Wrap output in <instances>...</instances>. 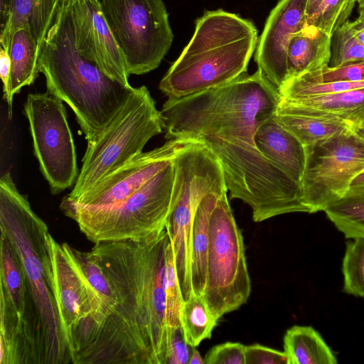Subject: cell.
I'll return each mask as SVG.
<instances>
[{"mask_svg":"<svg viewBox=\"0 0 364 364\" xmlns=\"http://www.w3.org/2000/svg\"><path fill=\"white\" fill-rule=\"evenodd\" d=\"M227 193L218 196L209 219L206 283L203 295L217 321L245 304L251 292L243 237Z\"/></svg>","mask_w":364,"mask_h":364,"instance_id":"obj_9","label":"cell"},{"mask_svg":"<svg viewBox=\"0 0 364 364\" xmlns=\"http://www.w3.org/2000/svg\"><path fill=\"white\" fill-rule=\"evenodd\" d=\"M364 60V44L350 31L346 23L331 36L329 67L336 68Z\"/></svg>","mask_w":364,"mask_h":364,"instance_id":"obj_32","label":"cell"},{"mask_svg":"<svg viewBox=\"0 0 364 364\" xmlns=\"http://www.w3.org/2000/svg\"><path fill=\"white\" fill-rule=\"evenodd\" d=\"M48 246L60 327L72 363L75 364L105 321L103 307L68 244L58 243L49 233Z\"/></svg>","mask_w":364,"mask_h":364,"instance_id":"obj_11","label":"cell"},{"mask_svg":"<svg viewBox=\"0 0 364 364\" xmlns=\"http://www.w3.org/2000/svg\"><path fill=\"white\" fill-rule=\"evenodd\" d=\"M161 111L148 88L134 87L103 132L90 144L71 192L74 201L100 181L142 152L146 144L163 130Z\"/></svg>","mask_w":364,"mask_h":364,"instance_id":"obj_8","label":"cell"},{"mask_svg":"<svg viewBox=\"0 0 364 364\" xmlns=\"http://www.w3.org/2000/svg\"><path fill=\"white\" fill-rule=\"evenodd\" d=\"M173 162V207L166 230L173 250L181 294L186 301L193 293L191 250L197 208L207 195L223 193L228 192V188L221 164L201 143L188 141L177 151Z\"/></svg>","mask_w":364,"mask_h":364,"instance_id":"obj_6","label":"cell"},{"mask_svg":"<svg viewBox=\"0 0 364 364\" xmlns=\"http://www.w3.org/2000/svg\"><path fill=\"white\" fill-rule=\"evenodd\" d=\"M39 45L33 33L26 28L16 30L11 40L9 92L11 99L21 88L33 84L38 76Z\"/></svg>","mask_w":364,"mask_h":364,"instance_id":"obj_22","label":"cell"},{"mask_svg":"<svg viewBox=\"0 0 364 364\" xmlns=\"http://www.w3.org/2000/svg\"><path fill=\"white\" fill-rule=\"evenodd\" d=\"M258 42L253 23L223 9L196 20L193 36L159 83L178 99L225 85L247 73Z\"/></svg>","mask_w":364,"mask_h":364,"instance_id":"obj_5","label":"cell"},{"mask_svg":"<svg viewBox=\"0 0 364 364\" xmlns=\"http://www.w3.org/2000/svg\"><path fill=\"white\" fill-rule=\"evenodd\" d=\"M274 117L299 140L308 152L329 139L351 129L338 122L321 120L294 112L279 102Z\"/></svg>","mask_w":364,"mask_h":364,"instance_id":"obj_25","label":"cell"},{"mask_svg":"<svg viewBox=\"0 0 364 364\" xmlns=\"http://www.w3.org/2000/svg\"><path fill=\"white\" fill-rule=\"evenodd\" d=\"M0 23L1 30L7 25L10 15V0H0Z\"/></svg>","mask_w":364,"mask_h":364,"instance_id":"obj_39","label":"cell"},{"mask_svg":"<svg viewBox=\"0 0 364 364\" xmlns=\"http://www.w3.org/2000/svg\"><path fill=\"white\" fill-rule=\"evenodd\" d=\"M245 346L226 342L213 346L204 358L205 364H245Z\"/></svg>","mask_w":364,"mask_h":364,"instance_id":"obj_34","label":"cell"},{"mask_svg":"<svg viewBox=\"0 0 364 364\" xmlns=\"http://www.w3.org/2000/svg\"><path fill=\"white\" fill-rule=\"evenodd\" d=\"M188 141L171 139L159 147L141 152L75 200L63 198L61 203L86 208H105L119 204L171 164L177 151Z\"/></svg>","mask_w":364,"mask_h":364,"instance_id":"obj_16","label":"cell"},{"mask_svg":"<svg viewBox=\"0 0 364 364\" xmlns=\"http://www.w3.org/2000/svg\"><path fill=\"white\" fill-rule=\"evenodd\" d=\"M169 242L165 228L141 240L95 243L90 252L118 304L77 364H167L164 272Z\"/></svg>","mask_w":364,"mask_h":364,"instance_id":"obj_2","label":"cell"},{"mask_svg":"<svg viewBox=\"0 0 364 364\" xmlns=\"http://www.w3.org/2000/svg\"><path fill=\"white\" fill-rule=\"evenodd\" d=\"M0 229L14 243L24 269L35 311L38 364L72 363L54 294L48 228L9 173L0 178Z\"/></svg>","mask_w":364,"mask_h":364,"instance_id":"obj_4","label":"cell"},{"mask_svg":"<svg viewBox=\"0 0 364 364\" xmlns=\"http://www.w3.org/2000/svg\"><path fill=\"white\" fill-rule=\"evenodd\" d=\"M308 0H280L259 37L255 59L258 69L279 91L287 78L289 43L306 23Z\"/></svg>","mask_w":364,"mask_h":364,"instance_id":"obj_17","label":"cell"},{"mask_svg":"<svg viewBox=\"0 0 364 364\" xmlns=\"http://www.w3.org/2000/svg\"><path fill=\"white\" fill-rule=\"evenodd\" d=\"M323 211L346 238H364V186L349 188Z\"/></svg>","mask_w":364,"mask_h":364,"instance_id":"obj_26","label":"cell"},{"mask_svg":"<svg viewBox=\"0 0 364 364\" xmlns=\"http://www.w3.org/2000/svg\"><path fill=\"white\" fill-rule=\"evenodd\" d=\"M38 70L46 78L47 91L74 112L87 144L103 132L134 88L112 79L80 54L63 1L39 46Z\"/></svg>","mask_w":364,"mask_h":364,"instance_id":"obj_3","label":"cell"},{"mask_svg":"<svg viewBox=\"0 0 364 364\" xmlns=\"http://www.w3.org/2000/svg\"><path fill=\"white\" fill-rule=\"evenodd\" d=\"M63 1L77 50L107 76L124 86L129 82L124 55L103 15L99 0Z\"/></svg>","mask_w":364,"mask_h":364,"instance_id":"obj_15","label":"cell"},{"mask_svg":"<svg viewBox=\"0 0 364 364\" xmlns=\"http://www.w3.org/2000/svg\"><path fill=\"white\" fill-rule=\"evenodd\" d=\"M61 0H59V2ZM100 1V0H99Z\"/></svg>","mask_w":364,"mask_h":364,"instance_id":"obj_44","label":"cell"},{"mask_svg":"<svg viewBox=\"0 0 364 364\" xmlns=\"http://www.w3.org/2000/svg\"><path fill=\"white\" fill-rule=\"evenodd\" d=\"M279 104L294 112L338 122L353 130L364 129V87L328 95L281 98Z\"/></svg>","mask_w":364,"mask_h":364,"instance_id":"obj_18","label":"cell"},{"mask_svg":"<svg viewBox=\"0 0 364 364\" xmlns=\"http://www.w3.org/2000/svg\"><path fill=\"white\" fill-rule=\"evenodd\" d=\"M331 36L305 23L292 37L288 47L287 80L328 67L331 59Z\"/></svg>","mask_w":364,"mask_h":364,"instance_id":"obj_20","label":"cell"},{"mask_svg":"<svg viewBox=\"0 0 364 364\" xmlns=\"http://www.w3.org/2000/svg\"><path fill=\"white\" fill-rule=\"evenodd\" d=\"M59 0H10L9 20L0 32V45L9 52L11 38L19 28L28 29L41 43L51 26Z\"/></svg>","mask_w":364,"mask_h":364,"instance_id":"obj_21","label":"cell"},{"mask_svg":"<svg viewBox=\"0 0 364 364\" xmlns=\"http://www.w3.org/2000/svg\"><path fill=\"white\" fill-rule=\"evenodd\" d=\"M296 77L311 82L364 81V60L336 68L328 66L320 70L301 74Z\"/></svg>","mask_w":364,"mask_h":364,"instance_id":"obj_33","label":"cell"},{"mask_svg":"<svg viewBox=\"0 0 364 364\" xmlns=\"http://www.w3.org/2000/svg\"><path fill=\"white\" fill-rule=\"evenodd\" d=\"M68 247L87 280L99 296L105 321L114 312L118 304L117 296L112 283L90 251L82 252L68 244Z\"/></svg>","mask_w":364,"mask_h":364,"instance_id":"obj_28","label":"cell"},{"mask_svg":"<svg viewBox=\"0 0 364 364\" xmlns=\"http://www.w3.org/2000/svg\"><path fill=\"white\" fill-rule=\"evenodd\" d=\"M174 179L172 162L119 204L86 208L60 203V208L95 244L141 240L166 228L173 207Z\"/></svg>","mask_w":364,"mask_h":364,"instance_id":"obj_7","label":"cell"},{"mask_svg":"<svg viewBox=\"0 0 364 364\" xmlns=\"http://www.w3.org/2000/svg\"><path fill=\"white\" fill-rule=\"evenodd\" d=\"M221 194L213 193L207 195L199 204L193 220L191 277L193 293L198 296L203 295L206 283L209 219L216 199Z\"/></svg>","mask_w":364,"mask_h":364,"instance_id":"obj_24","label":"cell"},{"mask_svg":"<svg viewBox=\"0 0 364 364\" xmlns=\"http://www.w3.org/2000/svg\"><path fill=\"white\" fill-rule=\"evenodd\" d=\"M192 347L186 342L181 326L170 336V349L167 364H188Z\"/></svg>","mask_w":364,"mask_h":364,"instance_id":"obj_36","label":"cell"},{"mask_svg":"<svg viewBox=\"0 0 364 364\" xmlns=\"http://www.w3.org/2000/svg\"><path fill=\"white\" fill-rule=\"evenodd\" d=\"M323 0H308L306 21L309 19L316 11Z\"/></svg>","mask_w":364,"mask_h":364,"instance_id":"obj_40","label":"cell"},{"mask_svg":"<svg viewBox=\"0 0 364 364\" xmlns=\"http://www.w3.org/2000/svg\"><path fill=\"white\" fill-rule=\"evenodd\" d=\"M364 130V129H363Z\"/></svg>","mask_w":364,"mask_h":364,"instance_id":"obj_45","label":"cell"},{"mask_svg":"<svg viewBox=\"0 0 364 364\" xmlns=\"http://www.w3.org/2000/svg\"><path fill=\"white\" fill-rule=\"evenodd\" d=\"M363 171V129L348 130L309 151L300 186L310 213L324 210L343 196Z\"/></svg>","mask_w":364,"mask_h":364,"instance_id":"obj_14","label":"cell"},{"mask_svg":"<svg viewBox=\"0 0 364 364\" xmlns=\"http://www.w3.org/2000/svg\"><path fill=\"white\" fill-rule=\"evenodd\" d=\"M245 364H289L284 351H280L261 344L245 346Z\"/></svg>","mask_w":364,"mask_h":364,"instance_id":"obj_35","label":"cell"},{"mask_svg":"<svg viewBox=\"0 0 364 364\" xmlns=\"http://www.w3.org/2000/svg\"><path fill=\"white\" fill-rule=\"evenodd\" d=\"M289 364H336L337 358L320 333L309 326L295 325L284 336Z\"/></svg>","mask_w":364,"mask_h":364,"instance_id":"obj_23","label":"cell"},{"mask_svg":"<svg viewBox=\"0 0 364 364\" xmlns=\"http://www.w3.org/2000/svg\"><path fill=\"white\" fill-rule=\"evenodd\" d=\"M0 364H37L36 317L19 254L1 230Z\"/></svg>","mask_w":364,"mask_h":364,"instance_id":"obj_12","label":"cell"},{"mask_svg":"<svg viewBox=\"0 0 364 364\" xmlns=\"http://www.w3.org/2000/svg\"><path fill=\"white\" fill-rule=\"evenodd\" d=\"M24 114L28 120L35 156L52 193L71 187L79 173L63 101L48 91L29 94Z\"/></svg>","mask_w":364,"mask_h":364,"instance_id":"obj_13","label":"cell"},{"mask_svg":"<svg viewBox=\"0 0 364 364\" xmlns=\"http://www.w3.org/2000/svg\"><path fill=\"white\" fill-rule=\"evenodd\" d=\"M360 1L361 0H323L315 14L306 23L332 36L338 28L348 21L355 4Z\"/></svg>","mask_w":364,"mask_h":364,"instance_id":"obj_31","label":"cell"},{"mask_svg":"<svg viewBox=\"0 0 364 364\" xmlns=\"http://www.w3.org/2000/svg\"><path fill=\"white\" fill-rule=\"evenodd\" d=\"M281 96L259 69L230 83L178 99L161 110L168 139L201 143L221 164L230 198L250 206L255 222L309 213L301 188L257 147L258 127L272 117Z\"/></svg>","mask_w":364,"mask_h":364,"instance_id":"obj_1","label":"cell"},{"mask_svg":"<svg viewBox=\"0 0 364 364\" xmlns=\"http://www.w3.org/2000/svg\"><path fill=\"white\" fill-rule=\"evenodd\" d=\"M351 33L364 44V6H359L358 16L353 21L346 22Z\"/></svg>","mask_w":364,"mask_h":364,"instance_id":"obj_38","label":"cell"},{"mask_svg":"<svg viewBox=\"0 0 364 364\" xmlns=\"http://www.w3.org/2000/svg\"><path fill=\"white\" fill-rule=\"evenodd\" d=\"M105 18L120 48L129 75L156 69L173 34L163 0H100Z\"/></svg>","mask_w":364,"mask_h":364,"instance_id":"obj_10","label":"cell"},{"mask_svg":"<svg viewBox=\"0 0 364 364\" xmlns=\"http://www.w3.org/2000/svg\"><path fill=\"white\" fill-rule=\"evenodd\" d=\"M164 289L166 298V320L170 337L171 332L181 326L180 314L184 302L176 274L173 253L170 242L167 247L165 259Z\"/></svg>","mask_w":364,"mask_h":364,"instance_id":"obj_30","label":"cell"},{"mask_svg":"<svg viewBox=\"0 0 364 364\" xmlns=\"http://www.w3.org/2000/svg\"><path fill=\"white\" fill-rule=\"evenodd\" d=\"M342 272L343 291L364 297V238H355L346 242Z\"/></svg>","mask_w":364,"mask_h":364,"instance_id":"obj_29","label":"cell"},{"mask_svg":"<svg viewBox=\"0 0 364 364\" xmlns=\"http://www.w3.org/2000/svg\"><path fill=\"white\" fill-rule=\"evenodd\" d=\"M364 186V171L355 176L351 181L349 188L363 186Z\"/></svg>","mask_w":364,"mask_h":364,"instance_id":"obj_42","label":"cell"},{"mask_svg":"<svg viewBox=\"0 0 364 364\" xmlns=\"http://www.w3.org/2000/svg\"><path fill=\"white\" fill-rule=\"evenodd\" d=\"M359 6H364V0H361V1L358 4Z\"/></svg>","mask_w":364,"mask_h":364,"instance_id":"obj_43","label":"cell"},{"mask_svg":"<svg viewBox=\"0 0 364 364\" xmlns=\"http://www.w3.org/2000/svg\"><path fill=\"white\" fill-rule=\"evenodd\" d=\"M11 62L9 52L0 48V75L3 82L4 98L8 106L9 118L12 117L13 100L9 92Z\"/></svg>","mask_w":364,"mask_h":364,"instance_id":"obj_37","label":"cell"},{"mask_svg":"<svg viewBox=\"0 0 364 364\" xmlns=\"http://www.w3.org/2000/svg\"><path fill=\"white\" fill-rule=\"evenodd\" d=\"M255 139L262 154L301 186L306 168L308 151L277 120L274 114L258 127Z\"/></svg>","mask_w":364,"mask_h":364,"instance_id":"obj_19","label":"cell"},{"mask_svg":"<svg viewBox=\"0 0 364 364\" xmlns=\"http://www.w3.org/2000/svg\"><path fill=\"white\" fill-rule=\"evenodd\" d=\"M180 321L185 339L191 347H197L201 341L210 338L218 322L211 315L203 296L194 293L183 302Z\"/></svg>","mask_w":364,"mask_h":364,"instance_id":"obj_27","label":"cell"},{"mask_svg":"<svg viewBox=\"0 0 364 364\" xmlns=\"http://www.w3.org/2000/svg\"><path fill=\"white\" fill-rule=\"evenodd\" d=\"M188 364H205L204 358L201 357L196 347H192L191 355Z\"/></svg>","mask_w":364,"mask_h":364,"instance_id":"obj_41","label":"cell"}]
</instances>
